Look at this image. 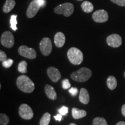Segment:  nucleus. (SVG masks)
<instances>
[{"instance_id":"nucleus-1","label":"nucleus","mask_w":125,"mask_h":125,"mask_svg":"<svg viewBox=\"0 0 125 125\" xmlns=\"http://www.w3.org/2000/svg\"><path fill=\"white\" fill-rule=\"evenodd\" d=\"M16 85L19 89L23 92L27 93H32L35 89V85L29 76L20 75L17 78Z\"/></svg>"},{"instance_id":"nucleus-2","label":"nucleus","mask_w":125,"mask_h":125,"mask_svg":"<svg viewBox=\"0 0 125 125\" xmlns=\"http://www.w3.org/2000/svg\"><path fill=\"white\" fill-rule=\"evenodd\" d=\"M92 72L89 68L86 67H82L78 71L73 73L71 75V78L73 80L79 82H86L91 77Z\"/></svg>"},{"instance_id":"nucleus-3","label":"nucleus","mask_w":125,"mask_h":125,"mask_svg":"<svg viewBox=\"0 0 125 125\" xmlns=\"http://www.w3.org/2000/svg\"><path fill=\"white\" fill-rule=\"evenodd\" d=\"M68 60L74 65H79L83 60V55L81 50L76 48H71L67 52Z\"/></svg>"},{"instance_id":"nucleus-4","label":"nucleus","mask_w":125,"mask_h":125,"mask_svg":"<svg viewBox=\"0 0 125 125\" xmlns=\"http://www.w3.org/2000/svg\"><path fill=\"white\" fill-rule=\"evenodd\" d=\"M74 7L73 4L69 2L59 5L54 9V11L58 15H63L65 17H69L73 13Z\"/></svg>"},{"instance_id":"nucleus-5","label":"nucleus","mask_w":125,"mask_h":125,"mask_svg":"<svg viewBox=\"0 0 125 125\" xmlns=\"http://www.w3.org/2000/svg\"><path fill=\"white\" fill-rule=\"evenodd\" d=\"M40 49L43 55L45 56H49L52 51L51 40L48 37L43 38L40 42Z\"/></svg>"},{"instance_id":"nucleus-6","label":"nucleus","mask_w":125,"mask_h":125,"mask_svg":"<svg viewBox=\"0 0 125 125\" xmlns=\"http://www.w3.org/2000/svg\"><path fill=\"white\" fill-rule=\"evenodd\" d=\"M1 43L7 48H10L13 46L15 43L14 37L10 31H5L1 37Z\"/></svg>"},{"instance_id":"nucleus-7","label":"nucleus","mask_w":125,"mask_h":125,"mask_svg":"<svg viewBox=\"0 0 125 125\" xmlns=\"http://www.w3.org/2000/svg\"><path fill=\"white\" fill-rule=\"evenodd\" d=\"M20 55L29 59H34L37 57V52L35 49L29 48L26 45H22L18 49Z\"/></svg>"},{"instance_id":"nucleus-8","label":"nucleus","mask_w":125,"mask_h":125,"mask_svg":"<svg viewBox=\"0 0 125 125\" xmlns=\"http://www.w3.org/2000/svg\"><path fill=\"white\" fill-rule=\"evenodd\" d=\"M19 113L21 118L26 120H30L34 116V113L32 109L26 104H22L20 106Z\"/></svg>"},{"instance_id":"nucleus-9","label":"nucleus","mask_w":125,"mask_h":125,"mask_svg":"<svg viewBox=\"0 0 125 125\" xmlns=\"http://www.w3.org/2000/svg\"><path fill=\"white\" fill-rule=\"evenodd\" d=\"M41 7V6L38 0H33V1H31L29 7H28L27 12H26L27 18H34L38 13Z\"/></svg>"},{"instance_id":"nucleus-10","label":"nucleus","mask_w":125,"mask_h":125,"mask_svg":"<svg viewBox=\"0 0 125 125\" xmlns=\"http://www.w3.org/2000/svg\"><path fill=\"white\" fill-rule=\"evenodd\" d=\"M92 18L96 23H104L108 20V14L106 10L100 9L94 12Z\"/></svg>"},{"instance_id":"nucleus-11","label":"nucleus","mask_w":125,"mask_h":125,"mask_svg":"<svg viewBox=\"0 0 125 125\" xmlns=\"http://www.w3.org/2000/svg\"><path fill=\"white\" fill-rule=\"evenodd\" d=\"M107 43L109 46L112 47V48H118L122 45V40L119 35L113 34L107 37Z\"/></svg>"},{"instance_id":"nucleus-12","label":"nucleus","mask_w":125,"mask_h":125,"mask_svg":"<svg viewBox=\"0 0 125 125\" xmlns=\"http://www.w3.org/2000/svg\"><path fill=\"white\" fill-rule=\"evenodd\" d=\"M47 74L49 78L53 82H57L61 78V74L58 69L53 67H50L47 70Z\"/></svg>"},{"instance_id":"nucleus-13","label":"nucleus","mask_w":125,"mask_h":125,"mask_svg":"<svg viewBox=\"0 0 125 125\" xmlns=\"http://www.w3.org/2000/svg\"><path fill=\"white\" fill-rule=\"evenodd\" d=\"M54 44L57 48H62L64 46L65 42V37L64 34L62 32H57L54 35Z\"/></svg>"},{"instance_id":"nucleus-14","label":"nucleus","mask_w":125,"mask_h":125,"mask_svg":"<svg viewBox=\"0 0 125 125\" xmlns=\"http://www.w3.org/2000/svg\"><path fill=\"white\" fill-rule=\"evenodd\" d=\"M79 99L81 103L84 104H87L89 102L90 96L87 90L85 88H81L79 93Z\"/></svg>"},{"instance_id":"nucleus-15","label":"nucleus","mask_w":125,"mask_h":125,"mask_svg":"<svg viewBox=\"0 0 125 125\" xmlns=\"http://www.w3.org/2000/svg\"><path fill=\"white\" fill-rule=\"evenodd\" d=\"M45 92L47 97L52 100H55L57 98V94L54 87L50 85H46L45 87Z\"/></svg>"},{"instance_id":"nucleus-16","label":"nucleus","mask_w":125,"mask_h":125,"mask_svg":"<svg viewBox=\"0 0 125 125\" xmlns=\"http://www.w3.org/2000/svg\"><path fill=\"white\" fill-rule=\"evenodd\" d=\"M87 112L86 111L83 109H79L77 108H73L72 109V115L75 119H78L83 118L86 116Z\"/></svg>"},{"instance_id":"nucleus-17","label":"nucleus","mask_w":125,"mask_h":125,"mask_svg":"<svg viewBox=\"0 0 125 125\" xmlns=\"http://www.w3.org/2000/svg\"><path fill=\"white\" fill-rule=\"evenodd\" d=\"M15 5L16 2L15 0H7L3 7V12L4 13H9L13 9Z\"/></svg>"},{"instance_id":"nucleus-18","label":"nucleus","mask_w":125,"mask_h":125,"mask_svg":"<svg viewBox=\"0 0 125 125\" xmlns=\"http://www.w3.org/2000/svg\"><path fill=\"white\" fill-rule=\"evenodd\" d=\"M107 85L109 89H115L117 86V81L116 78L112 75L108 76L107 80Z\"/></svg>"},{"instance_id":"nucleus-19","label":"nucleus","mask_w":125,"mask_h":125,"mask_svg":"<svg viewBox=\"0 0 125 125\" xmlns=\"http://www.w3.org/2000/svg\"><path fill=\"white\" fill-rule=\"evenodd\" d=\"M81 8L82 10L86 13H90L93 10L94 7L93 5L89 1H85L81 4Z\"/></svg>"},{"instance_id":"nucleus-20","label":"nucleus","mask_w":125,"mask_h":125,"mask_svg":"<svg viewBox=\"0 0 125 125\" xmlns=\"http://www.w3.org/2000/svg\"><path fill=\"white\" fill-rule=\"evenodd\" d=\"M51 121V114L46 112L44 114L40 122V125H49Z\"/></svg>"},{"instance_id":"nucleus-21","label":"nucleus","mask_w":125,"mask_h":125,"mask_svg":"<svg viewBox=\"0 0 125 125\" xmlns=\"http://www.w3.org/2000/svg\"><path fill=\"white\" fill-rule=\"evenodd\" d=\"M27 62L26 61H21V62H19L18 64V70L19 72L25 74L27 72Z\"/></svg>"},{"instance_id":"nucleus-22","label":"nucleus","mask_w":125,"mask_h":125,"mask_svg":"<svg viewBox=\"0 0 125 125\" xmlns=\"http://www.w3.org/2000/svg\"><path fill=\"white\" fill-rule=\"evenodd\" d=\"M93 125H108L107 121L101 117H97L93 121Z\"/></svg>"},{"instance_id":"nucleus-23","label":"nucleus","mask_w":125,"mask_h":125,"mask_svg":"<svg viewBox=\"0 0 125 125\" xmlns=\"http://www.w3.org/2000/svg\"><path fill=\"white\" fill-rule=\"evenodd\" d=\"M17 17L18 16L13 15H12L10 17V27L13 31H16L18 30V28L16 27L17 25Z\"/></svg>"},{"instance_id":"nucleus-24","label":"nucleus","mask_w":125,"mask_h":125,"mask_svg":"<svg viewBox=\"0 0 125 125\" xmlns=\"http://www.w3.org/2000/svg\"><path fill=\"white\" fill-rule=\"evenodd\" d=\"M9 117L5 114L1 113L0 114V124L1 125H7L9 123Z\"/></svg>"},{"instance_id":"nucleus-25","label":"nucleus","mask_w":125,"mask_h":125,"mask_svg":"<svg viewBox=\"0 0 125 125\" xmlns=\"http://www.w3.org/2000/svg\"><path fill=\"white\" fill-rule=\"evenodd\" d=\"M13 60L12 59H7V60L4 61L2 62V65L5 68H9L11 65L13 64Z\"/></svg>"},{"instance_id":"nucleus-26","label":"nucleus","mask_w":125,"mask_h":125,"mask_svg":"<svg viewBox=\"0 0 125 125\" xmlns=\"http://www.w3.org/2000/svg\"><path fill=\"white\" fill-rule=\"evenodd\" d=\"M62 86L64 89H69L71 87V84L69 82V80L68 79H64L62 82Z\"/></svg>"},{"instance_id":"nucleus-27","label":"nucleus","mask_w":125,"mask_h":125,"mask_svg":"<svg viewBox=\"0 0 125 125\" xmlns=\"http://www.w3.org/2000/svg\"><path fill=\"white\" fill-rule=\"evenodd\" d=\"M68 107H65V106H63L61 108L59 109V114H60L61 115H62V116L63 115H65L67 114H68Z\"/></svg>"},{"instance_id":"nucleus-28","label":"nucleus","mask_w":125,"mask_h":125,"mask_svg":"<svg viewBox=\"0 0 125 125\" xmlns=\"http://www.w3.org/2000/svg\"><path fill=\"white\" fill-rule=\"evenodd\" d=\"M111 1L121 7H125V0H111Z\"/></svg>"},{"instance_id":"nucleus-29","label":"nucleus","mask_w":125,"mask_h":125,"mask_svg":"<svg viewBox=\"0 0 125 125\" xmlns=\"http://www.w3.org/2000/svg\"><path fill=\"white\" fill-rule=\"evenodd\" d=\"M7 60V56L5 53L4 51H0V60L1 62H4V61Z\"/></svg>"},{"instance_id":"nucleus-30","label":"nucleus","mask_w":125,"mask_h":125,"mask_svg":"<svg viewBox=\"0 0 125 125\" xmlns=\"http://www.w3.org/2000/svg\"><path fill=\"white\" fill-rule=\"evenodd\" d=\"M69 92L71 94L72 96H75L76 95H77V94L78 93V90L76 87H71L70 88V89H69Z\"/></svg>"},{"instance_id":"nucleus-31","label":"nucleus","mask_w":125,"mask_h":125,"mask_svg":"<svg viewBox=\"0 0 125 125\" xmlns=\"http://www.w3.org/2000/svg\"><path fill=\"white\" fill-rule=\"evenodd\" d=\"M62 115H61V114H57V115H56V116H54V118L56 121H61L62 119Z\"/></svg>"},{"instance_id":"nucleus-32","label":"nucleus","mask_w":125,"mask_h":125,"mask_svg":"<svg viewBox=\"0 0 125 125\" xmlns=\"http://www.w3.org/2000/svg\"><path fill=\"white\" fill-rule=\"evenodd\" d=\"M122 114L123 116L125 117V104L122 107Z\"/></svg>"},{"instance_id":"nucleus-33","label":"nucleus","mask_w":125,"mask_h":125,"mask_svg":"<svg viewBox=\"0 0 125 125\" xmlns=\"http://www.w3.org/2000/svg\"><path fill=\"white\" fill-rule=\"evenodd\" d=\"M115 125H125V122L123 121H121V122H119L118 123H116Z\"/></svg>"},{"instance_id":"nucleus-34","label":"nucleus","mask_w":125,"mask_h":125,"mask_svg":"<svg viewBox=\"0 0 125 125\" xmlns=\"http://www.w3.org/2000/svg\"><path fill=\"white\" fill-rule=\"evenodd\" d=\"M70 125H76V124H75V123H71V124H70Z\"/></svg>"},{"instance_id":"nucleus-35","label":"nucleus","mask_w":125,"mask_h":125,"mask_svg":"<svg viewBox=\"0 0 125 125\" xmlns=\"http://www.w3.org/2000/svg\"><path fill=\"white\" fill-rule=\"evenodd\" d=\"M124 76H125V73H124Z\"/></svg>"},{"instance_id":"nucleus-36","label":"nucleus","mask_w":125,"mask_h":125,"mask_svg":"<svg viewBox=\"0 0 125 125\" xmlns=\"http://www.w3.org/2000/svg\"><path fill=\"white\" fill-rule=\"evenodd\" d=\"M78 1H82V0H78Z\"/></svg>"}]
</instances>
